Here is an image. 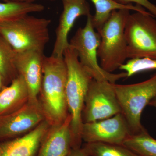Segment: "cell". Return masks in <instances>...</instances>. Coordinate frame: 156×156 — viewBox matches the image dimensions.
Listing matches in <instances>:
<instances>
[{
    "label": "cell",
    "mask_w": 156,
    "mask_h": 156,
    "mask_svg": "<svg viewBox=\"0 0 156 156\" xmlns=\"http://www.w3.org/2000/svg\"><path fill=\"white\" fill-rule=\"evenodd\" d=\"M38 99L50 126L61 124L68 115L66 87L67 71L63 56H44Z\"/></svg>",
    "instance_id": "6da1fadb"
},
{
    "label": "cell",
    "mask_w": 156,
    "mask_h": 156,
    "mask_svg": "<svg viewBox=\"0 0 156 156\" xmlns=\"http://www.w3.org/2000/svg\"><path fill=\"white\" fill-rule=\"evenodd\" d=\"M119 69L125 71L127 77L144 71L156 69V59L147 57L131 58L120 66Z\"/></svg>",
    "instance_id": "44dd1931"
},
{
    "label": "cell",
    "mask_w": 156,
    "mask_h": 156,
    "mask_svg": "<svg viewBox=\"0 0 156 156\" xmlns=\"http://www.w3.org/2000/svg\"><path fill=\"white\" fill-rule=\"evenodd\" d=\"M82 149L89 156H140L123 144L86 143Z\"/></svg>",
    "instance_id": "ffe728a7"
},
{
    "label": "cell",
    "mask_w": 156,
    "mask_h": 156,
    "mask_svg": "<svg viewBox=\"0 0 156 156\" xmlns=\"http://www.w3.org/2000/svg\"><path fill=\"white\" fill-rule=\"evenodd\" d=\"M50 19L27 14L18 19L0 23V35L15 52L29 50L44 52L50 40Z\"/></svg>",
    "instance_id": "277c9868"
},
{
    "label": "cell",
    "mask_w": 156,
    "mask_h": 156,
    "mask_svg": "<svg viewBox=\"0 0 156 156\" xmlns=\"http://www.w3.org/2000/svg\"><path fill=\"white\" fill-rule=\"evenodd\" d=\"M132 134L122 113L105 119L84 123L82 127V140L86 143H104L123 144Z\"/></svg>",
    "instance_id": "30bf717a"
},
{
    "label": "cell",
    "mask_w": 156,
    "mask_h": 156,
    "mask_svg": "<svg viewBox=\"0 0 156 156\" xmlns=\"http://www.w3.org/2000/svg\"><path fill=\"white\" fill-rule=\"evenodd\" d=\"M123 145L140 156H156V140L144 129L137 134H131Z\"/></svg>",
    "instance_id": "d6986e66"
},
{
    "label": "cell",
    "mask_w": 156,
    "mask_h": 156,
    "mask_svg": "<svg viewBox=\"0 0 156 156\" xmlns=\"http://www.w3.org/2000/svg\"><path fill=\"white\" fill-rule=\"evenodd\" d=\"M44 120V114L39 99L29 100L18 110L0 117V142L27 134Z\"/></svg>",
    "instance_id": "9c48e42d"
},
{
    "label": "cell",
    "mask_w": 156,
    "mask_h": 156,
    "mask_svg": "<svg viewBox=\"0 0 156 156\" xmlns=\"http://www.w3.org/2000/svg\"><path fill=\"white\" fill-rule=\"evenodd\" d=\"M67 76L66 87L69 113L71 116L70 123L71 148H80L82 145V119L85 98L93 78L82 66L77 53L70 47L63 54Z\"/></svg>",
    "instance_id": "7a4b0ae2"
},
{
    "label": "cell",
    "mask_w": 156,
    "mask_h": 156,
    "mask_svg": "<svg viewBox=\"0 0 156 156\" xmlns=\"http://www.w3.org/2000/svg\"><path fill=\"white\" fill-rule=\"evenodd\" d=\"M115 92L123 115L132 134L145 128L141 123L144 109L156 95V74L150 79L129 85L113 84Z\"/></svg>",
    "instance_id": "8992f818"
},
{
    "label": "cell",
    "mask_w": 156,
    "mask_h": 156,
    "mask_svg": "<svg viewBox=\"0 0 156 156\" xmlns=\"http://www.w3.org/2000/svg\"><path fill=\"white\" fill-rule=\"evenodd\" d=\"M130 11L120 9L113 11L98 30L101 38L98 56L101 67L107 72L113 73L119 69L128 58L125 29Z\"/></svg>",
    "instance_id": "3957f363"
},
{
    "label": "cell",
    "mask_w": 156,
    "mask_h": 156,
    "mask_svg": "<svg viewBox=\"0 0 156 156\" xmlns=\"http://www.w3.org/2000/svg\"><path fill=\"white\" fill-rule=\"evenodd\" d=\"M15 55L16 52L0 35V74L7 86L18 76L15 66Z\"/></svg>",
    "instance_id": "ac0fdd59"
},
{
    "label": "cell",
    "mask_w": 156,
    "mask_h": 156,
    "mask_svg": "<svg viewBox=\"0 0 156 156\" xmlns=\"http://www.w3.org/2000/svg\"><path fill=\"white\" fill-rule=\"evenodd\" d=\"M67 156H89L84 152L82 148H71Z\"/></svg>",
    "instance_id": "603a6c76"
},
{
    "label": "cell",
    "mask_w": 156,
    "mask_h": 156,
    "mask_svg": "<svg viewBox=\"0 0 156 156\" xmlns=\"http://www.w3.org/2000/svg\"><path fill=\"white\" fill-rule=\"evenodd\" d=\"M7 86L4 78L0 74V91H2L5 87H7Z\"/></svg>",
    "instance_id": "cb8c5ba5"
},
{
    "label": "cell",
    "mask_w": 156,
    "mask_h": 156,
    "mask_svg": "<svg viewBox=\"0 0 156 156\" xmlns=\"http://www.w3.org/2000/svg\"><path fill=\"white\" fill-rule=\"evenodd\" d=\"M29 100L28 87L21 76L18 75L0 91V117L14 112Z\"/></svg>",
    "instance_id": "9a60e30c"
},
{
    "label": "cell",
    "mask_w": 156,
    "mask_h": 156,
    "mask_svg": "<svg viewBox=\"0 0 156 156\" xmlns=\"http://www.w3.org/2000/svg\"><path fill=\"white\" fill-rule=\"evenodd\" d=\"M148 105H151V106H153L156 108V95L150 101Z\"/></svg>",
    "instance_id": "484cf974"
},
{
    "label": "cell",
    "mask_w": 156,
    "mask_h": 156,
    "mask_svg": "<svg viewBox=\"0 0 156 156\" xmlns=\"http://www.w3.org/2000/svg\"><path fill=\"white\" fill-rule=\"evenodd\" d=\"M8 1H13V2H33L34 1H35V0H8ZM47 1L53 2V1H55L56 0H47Z\"/></svg>",
    "instance_id": "d4e9b609"
},
{
    "label": "cell",
    "mask_w": 156,
    "mask_h": 156,
    "mask_svg": "<svg viewBox=\"0 0 156 156\" xmlns=\"http://www.w3.org/2000/svg\"><path fill=\"white\" fill-rule=\"evenodd\" d=\"M44 9L43 5L33 2H0V23L18 19L34 12H41Z\"/></svg>",
    "instance_id": "e0dca14e"
},
{
    "label": "cell",
    "mask_w": 156,
    "mask_h": 156,
    "mask_svg": "<svg viewBox=\"0 0 156 156\" xmlns=\"http://www.w3.org/2000/svg\"><path fill=\"white\" fill-rule=\"evenodd\" d=\"M92 14L87 16L83 27H80L69 42V46L77 53L79 61L87 72L94 80L107 81L115 83L120 79L127 77L126 72L114 73L105 71L98 61V50L100 44V36L95 31L92 21Z\"/></svg>",
    "instance_id": "5b68a950"
},
{
    "label": "cell",
    "mask_w": 156,
    "mask_h": 156,
    "mask_svg": "<svg viewBox=\"0 0 156 156\" xmlns=\"http://www.w3.org/2000/svg\"><path fill=\"white\" fill-rule=\"evenodd\" d=\"M150 12L135 11L126 21L125 34L128 58L156 59V20Z\"/></svg>",
    "instance_id": "52a82bcc"
},
{
    "label": "cell",
    "mask_w": 156,
    "mask_h": 156,
    "mask_svg": "<svg viewBox=\"0 0 156 156\" xmlns=\"http://www.w3.org/2000/svg\"><path fill=\"white\" fill-rule=\"evenodd\" d=\"M63 11L56 31V38L51 56L62 57L66 49L69 47L68 36L78 17L90 14L86 0H62Z\"/></svg>",
    "instance_id": "7c38bea8"
},
{
    "label": "cell",
    "mask_w": 156,
    "mask_h": 156,
    "mask_svg": "<svg viewBox=\"0 0 156 156\" xmlns=\"http://www.w3.org/2000/svg\"><path fill=\"white\" fill-rule=\"evenodd\" d=\"M95 8V13L92 16L93 26L98 30L108 19L113 11L120 9H128L137 12L147 13V11L141 6L132 4L124 5L115 0H91Z\"/></svg>",
    "instance_id": "2e32d148"
},
{
    "label": "cell",
    "mask_w": 156,
    "mask_h": 156,
    "mask_svg": "<svg viewBox=\"0 0 156 156\" xmlns=\"http://www.w3.org/2000/svg\"><path fill=\"white\" fill-rule=\"evenodd\" d=\"M71 116L69 114L64 122L50 126L36 156H67L71 149Z\"/></svg>",
    "instance_id": "4fadbf2b"
},
{
    "label": "cell",
    "mask_w": 156,
    "mask_h": 156,
    "mask_svg": "<svg viewBox=\"0 0 156 156\" xmlns=\"http://www.w3.org/2000/svg\"><path fill=\"white\" fill-rule=\"evenodd\" d=\"M44 52L29 50L16 52L15 66L18 75L24 79L28 87L29 100L38 99L43 79Z\"/></svg>",
    "instance_id": "8fae6325"
},
{
    "label": "cell",
    "mask_w": 156,
    "mask_h": 156,
    "mask_svg": "<svg viewBox=\"0 0 156 156\" xmlns=\"http://www.w3.org/2000/svg\"><path fill=\"white\" fill-rule=\"evenodd\" d=\"M2 1H3L4 2H9V1H8V0H2Z\"/></svg>",
    "instance_id": "83f0119b"
},
{
    "label": "cell",
    "mask_w": 156,
    "mask_h": 156,
    "mask_svg": "<svg viewBox=\"0 0 156 156\" xmlns=\"http://www.w3.org/2000/svg\"><path fill=\"white\" fill-rule=\"evenodd\" d=\"M118 2L124 5H129L135 3L136 5L141 6L145 9H147L149 12L156 17V6L149 0H115Z\"/></svg>",
    "instance_id": "7402d4cb"
},
{
    "label": "cell",
    "mask_w": 156,
    "mask_h": 156,
    "mask_svg": "<svg viewBox=\"0 0 156 156\" xmlns=\"http://www.w3.org/2000/svg\"><path fill=\"white\" fill-rule=\"evenodd\" d=\"M121 113L113 84L93 79L87 91L82 119L89 123L111 118Z\"/></svg>",
    "instance_id": "ba28073f"
},
{
    "label": "cell",
    "mask_w": 156,
    "mask_h": 156,
    "mask_svg": "<svg viewBox=\"0 0 156 156\" xmlns=\"http://www.w3.org/2000/svg\"><path fill=\"white\" fill-rule=\"evenodd\" d=\"M50 125L44 120L32 131L19 137L0 142L2 156H36Z\"/></svg>",
    "instance_id": "5bb4252c"
},
{
    "label": "cell",
    "mask_w": 156,
    "mask_h": 156,
    "mask_svg": "<svg viewBox=\"0 0 156 156\" xmlns=\"http://www.w3.org/2000/svg\"><path fill=\"white\" fill-rule=\"evenodd\" d=\"M3 154L2 148L0 147V156H2Z\"/></svg>",
    "instance_id": "4316f807"
}]
</instances>
